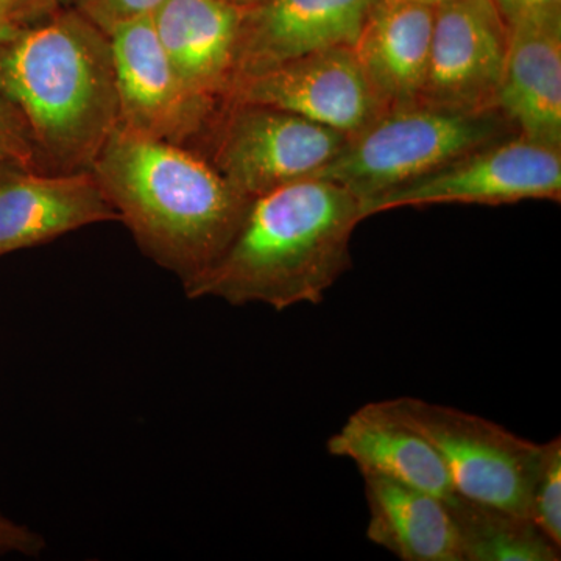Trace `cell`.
<instances>
[{
  "mask_svg": "<svg viewBox=\"0 0 561 561\" xmlns=\"http://www.w3.org/2000/svg\"><path fill=\"white\" fill-rule=\"evenodd\" d=\"M459 534L463 561H559L553 545L529 516L454 494L446 501Z\"/></svg>",
  "mask_w": 561,
  "mask_h": 561,
  "instance_id": "cell-18",
  "label": "cell"
},
{
  "mask_svg": "<svg viewBox=\"0 0 561 561\" xmlns=\"http://www.w3.org/2000/svg\"><path fill=\"white\" fill-rule=\"evenodd\" d=\"M507 24L561 13V0H493Z\"/></svg>",
  "mask_w": 561,
  "mask_h": 561,
  "instance_id": "cell-24",
  "label": "cell"
},
{
  "mask_svg": "<svg viewBox=\"0 0 561 561\" xmlns=\"http://www.w3.org/2000/svg\"><path fill=\"white\" fill-rule=\"evenodd\" d=\"M224 2L238 7V9L247 10L251 9V7L257 5L262 0H224Z\"/></svg>",
  "mask_w": 561,
  "mask_h": 561,
  "instance_id": "cell-25",
  "label": "cell"
},
{
  "mask_svg": "<svg viewBox=\"0 0 561 561\" xmlns=\"http://www.w3.org/2000/svg\"><path fill=\"white\" fill-rule=\"evenodd\" d=\"M91 172L140 251L183 289L227 249L251 202L197 150L119 125Z\"/></svg>",
  "mask_w": 561,
  "mask_h": 561,
  "instance_id": "cell-2",
  "label": "cell"
},
{
  "mask_svg": "<svg viewBox=\"0 0 561 561\" xmlns=\"http://www.w3.org/2000/svg\"><path fill=\"white\" fill-rule=\"evenodd\" d=\"M367 538L402 561H463L446 502L382 476L364 472Z\"/></svg>",
  "mask_w": 561,
  "mask_h": 561,
  "instance_id": "cell-17",
  "label": "cell"
},
{
  "mask_svg": "<svg viewBox=\"0 0 561 561\" xmlns=\"http://www.w3.org/2000/svg\"><path fill=\"white\" fill-rule=\"evenodd\" d=\"M386 401L437 449L459 496L527 516L542 443L449 405L413 397Z\"/></svg>",
  "mask_w": 561,
  "mask_h": 561,
  "instance_id": "cell-6",
  "label": "cell"
},
{
  "mask_svg": "<svg viewBox=\"0 0 561 561\" xmlns=\"http://www.w3.org/2000/svg\"><path fill=\"white\" fill-rule=\"evenodd\" d=\"M561 201V150L518 133L457 158L437 171L359 201L362 220L432 205H512Z\"/></svg>",
  "mask_w": 561,
  "mask_h": 561,
  "instance_id": "cell-7",
  "label": "cell"
},
{
  "mask_svg": "<svg viewBox=\"0 0 561 561\" xmlns=\"http://www.w3.org/2000/svg\"><path fill=\"white\" fill-rule=\"evenodd\" d=\"M117 220L94 173H50L0 161V257Z\"/></svg>",
  "mask_w": 561,
  "mask_h": 561,
  "instance_id": "cell-11",
  "label": "cell"
},
{
  "mask_svg": "<svg viewBox=\"0 0 561 561\" xmlns=\"http://www.w3.org/2000/svg\"><path fill=\"white\" fill-rule=\"evenodd\" d=\"M360 221L359 198L328 180L295 181L251 198L227 249L184 294L278 312L320 305L353 265L351 236Z\"/></svg>",
  "mask_w": 561,
  "mask_h": 561,
  "instance_id": "cell-1",
  "label": "cell"
},
{
  "mask_svg": "<svg viewBox=\"0 0 561 561\" xmlns=\"http://www.w3.org/2000/svg\"><path fill=\"white\" fill-rule=\"evenodd\" d=\"M162 2L164 0H73L72 7L108 35L124 22L151 16Z\"/></svg>",
  "mask_w": 561,
  "mask_h": 561,
  "instance_id": "cell-20",
  "label": "cell"
},
{
  "mask_svg": "<svg viewBox=\"0 0 561 561\" xmlns=\"http://www.w3.org/2000/svg\"><path fill=\"white\" fill-rule=\"evenodd\" d=\"M494 106L523 138L561 150V13L508 25Z\"/></svg>",
  "mask_w": 561,
  "mask_h": 561,
  "instance_id": "cell-13",
  "label": "cell"
},
{
  "mask_svg": "<svg viewBox=\"0 0 561 561\" xmlns=\"http://www.w3.org/2000/svg\"><path fill=\"white\" fill-rule=\"evenodd\" d=\"M58 5H72L73 0H54Z\"/></svg>",
  "mask_w": 561,
  "mask_h": 561,
  "instance_id": "cell-27",
  "label": "cell"
},
{
  "mask_svg": "<svg viewBox=\"0 0 561 561\" xmlns=\"http://www.w3.org/2000/svg\"><path fill=\"white\" fill-rule=\"evenodd\" d=\"M424 2L431 3V5L437 7L442 3L449 2V0H424Z\"/></svg>",
  "mask_w": 561,
  "mask_h": 561,
  "instance_id": "cell-26",
  "label": "cell"
},
{
  "mask_svg": "<svg viewBox=\"0 0 561 561\" xmlns=\"http://www.w3.org/2000/svg\"><path fill=\"white\" fill-rule=\"evenodd\" d=\"M0 95L25 122L41 171H91L119 125L108 35L60 7L0 47Z\"/></svg>",
  "mask_w": 561,
  "mask_h": 561,
  "instance_id": "cell-3",
  "label": "cell"
},
{
  "mask_svg": "<svg viewBox=\"0 0 561 561\" xmlns=\"http://www.w3.org/2000/svg\"><path fill=\"white\" fill-rule=\"evenodd\" d=\"M435 7L424 0H376L353 46L365 77L387 108L421 101Z\"/></svg>",
  "mask_w": 561,
  "mask_h": 561,
  "instance_id": "cell-15",
  "label": "cell"
},
{
  "mask_svg": "<svg viewBox=\"0 0 561 561\" xmlns=\"http://www.w3.org/2000/svg\"><path fill=\"white\" fill-rule=\"evenodd\" d=\"M512 135L515 128L497 108L463 111L423 101L391 106L312 179L341 184L365 201Z\"/></svg>",
  "mask_w": 561,
  "mask_h": 561,
  "instance_id": "cell-4",
  "label": "cell"
},
{
  "mask_svg": "<svg viewBox=\"0 0 561 561\" xmlns=\"http://www.w3.org/2000/svg\"><path fill=\"white\" fill-rule=\"evenodd\" d=\"M119 127L194 149L221 103L187 90L162 49L151 16L108 33Z\"/></svg>",
  "mask_w": 561,
  "mask_h": 561,
  "instance_id": "cell-8",
  "label": "cell"
},
{
  "mask_svg": "<svg viewBox=\"0 0 561 561\" xmlns=\"http://www.w3.org/2000/svg\"><path fill=\"white\" fill-rule=\"evenodd\" d=\"M60 7L54 0H0V47Z\"/></svg>",
  "mask_w": 561,
  "mask_h": 561,
  "instance_id": "cell-22",
  "label": "cell"
},
{
  "mask_svg": "<svg viewBox=\"0 0 561 561\" xmlns=\"http://www.w3.org/2000/svg\"><path fill=\"white\" fill-rule=\"evenodd\" d=\"M511 27L493 0L435 7L430 66L421 101L446 108H496Z\"/></svg>",
  "mask_w": 561,
  "mask_h": 561,
  "instance_id": "cell-10",
  "label": "cell"
},
{
  "mask_svg": "<svg viewBox=\"0 0 561 561\" xmlns=\"http://www.w3.org/2000/svg\"><path fill=\"white\" fill-rule=\"evenodd\" d=\"M243 10L224 0H164L154 31L187 90L225 102L234 81Z\"/></svg>",
  "mask_w": 561,
  "mask_h": 561,
  "instance_id": "cell-14",
  "label": "cell"
},
{
  "mask_svg": "<svg viewBox=\"0 0 561 561\" xmlns=\"http://www.w3.org/2000/svg\"><path fill=\"white\" fill-rule=\"evenodd\" d=\"M327 448L331 456L357 465L360 474L382 476L445 502L456 494L437 449L398 419L387 401L357 409L328 440Z\"/></svg>",
  "mask_w": 561,
  "mask_h": 561,
  "instance_id": "cell-16",
  "label": "cell"
},
{
  "mask_svg": "<svg viewBox=\"0 0 561 561\" xmlns=\"http://www.w3.org/2000/svg\"><path fill=\"white\" fill-rule=\"evenodd\" d=\"M535 524L561 548V440L542 443V456L537 478L531 485L529 512Z\"/></svg>",
  "mask_w": 561,
  "mask_h": 561,
  "instance_id": "cell-19",
  "label": "cell"
},
{
  "mask_svg": "<svg viewBox=\"0 0 561 561\" xmlns=\"http://www.w3.org/2000/svg\"><path fill=\"white\" fill-rule=\"evenodd\" d=\"M46 548V540L38 534L14 522L0 511V559L9 556L38 557Z\"/></svg>",
  "mask_w": 561,
  "mask_h": 561,
  "instance_id": "cell-23",
  "label": "cell"
},
{
  "mask_svg": "<svg viewBox=\"0 0 561 561\" xmlns=\"http://www.w3.org/2000/svg\"><path fill=\"white\" fill-rule=\"evenodd\" d=\"M348 139L287 111L225 101L194 150L236 191L254 198L312 179Z\"/></svg>",
  "mask_w": 561,
  "mask_h": 561,
  "instance_id": "cell-5",
  "label": "cell"
},
{
  "mask_svg": "<svg viewBox=\"0 0 561 561\" xmlns=\"http://www.w3.org/2000/svg\"><path fill=\"white\" fill-rule=\"evenodd\" d=\"M0 161L39 169L25 122L3 95H0Z\"/></svg>",
  "mask_w": 561,
  "mask_h": 561,
  "instance_id": "cell-21",
  "label": "cell"
},
{
  "mask_svg": "<svg viewBox=\"0 0 561 561\" xmlns=\"http://www.w3.org/2000/svg\"><path fill=\"white\" fill-rule=\"evenodd\" d=\"M225 101L254 103L297 114L351 136L387 110L365 77L353 47H330L245 77Z\"/></svg>",
  "mask_w": 561,
  "mask_h": 561,
  "instance_id": "cell-9",
  "label": "cell"
},
{
  "mask_svg": "<svg viewBox=\"0 0 561 561\" xmlns=\"http://www.w3.org/2000/svg\"><path fill=\"white\" fill-rule=\"evenodd\" d=\"M375 3L376 0H262L243 10L232 84L312 51L353 47Z\"/></svg>",
  "mask_w": 561,
  "mask_h": 561,
  "instance_id": "cell-12",
  "label": "cell"
}]
</instances>
